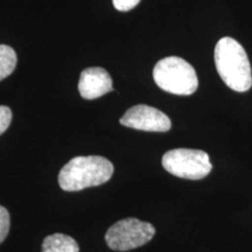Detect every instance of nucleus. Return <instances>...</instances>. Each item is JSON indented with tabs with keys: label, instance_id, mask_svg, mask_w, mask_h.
Returning <instances> with one entry per match:
<instances>
[{
	"label": "nucleus",
	"instance_id": "obj_2",
	"mask_svg": "<svg viewBox=\"0 0 252 252\" xmlns=\"http://www.w3.org/2000/svg\"><path fill=\"white\" fill-rule=\"evenodd\" d=\"M113 174V165L98 156L76 157L62 167L59 184L63 190L77 191L105 184Z\"/></svg>",
	"mask_w": 252,
	"mask_h": 252
},
{
	"label": "nucleus",
	"instance_id": "obj_8",
	"mask_svg": "<svg viewBox=\"0 0 252 252\" xmlns=\"http://www.w3.org/2000/svg\"><path fill=\"white\" fill-rule=\"evenodd\" d=\"M42 252H80L74 238L63 234L47 236L42 243Z\"/></svg>",
	"mask_w": 252,
	"mask_h": 252
},
{
	"label": "nucleus",
	"instance_id": "obj_7",
	"mask_svg": "<svg viewBox=\"0 0 252 252\" xmlns=\"http://www.w3.org/2000/svg\"><path fill=\"white\" fill-rule=\"evenodd\" d=\"M112 90V78L105 69L93 67L81 72L78 91L84 99L99 98Z\"/></svg>",
	"mask_w": 252,
	"mask_h": 252
},
{
	"label": "nucleus",
	"instance_id": "obj_9",
	"mask_svg": "<svg viewBox=\"0 0 252 252\" xmlns=\"http://www.w3.org/2000/svg\"><path fill=\"white\" fill-rule=\"evenodd\" d=\"M17 54L9 46L0 45V81L8 77L17 67Z\"/></svg>",
	"mask_w": 252,
	"mask_h": 252
},
{
	"label": "nucleus",
	"instance_id": "obj_10",
	"mask_svg": "<svg viewBox=\"0 0 252 252\" xmlns=\"http://www.w3.org/2000/svg\"><path fill=\"white\" fill-rule=\"evenodd\" d=\"M9 231V214L7 209L0 206V243L5 241Z\"/></svg>",
	"mask_w": 252,
	"mask_h": 252
},
{
	"label": "nucleus",
	"instance_id": "obj_3",
	"mask_svg": "<svg viewBox=\"0 0 252 252\" xmlns=\"http://www.w3.org/2000/svg\"><path fill=\"white\" fill-rule=\"evenodd\" d=\"M153 78L160 89L180 96L194 94L198 87L195 69L178 56L160 60L153 69Z\"/></svg>",
	"mask_w": 252,
	"mask_h": 252
},
{
	"label": "nucleus",
	"instance_id": "obj_5",
	"mask_svg": "<svg viewBox=\"0 0 252 252\" xmlns=\"http://www.w3.org/2000/svg\"><path fill=\"white\" fill-rule=\"evenodd\" d=\"M156 235L151 223L137 219H125L115 223L105 235L106 244L115 251H128L149 243Z\"/></svg>",
	"mask_w": 252,
	"mask_h": 252
},
{
	"label": "nucleus",
	"instance_id": "obj_12",
	"mask_svg": "<svg viewBox=\"0 0 252 252\" xmlns=\"http://www.w3.org/2000/svg\"><path fill=\"white\" fill-rule=\"evenodd\" d=\"M113 6L121 12H127L134 8L140 2V0H112Z\"/></svg>",
	"mask_w": 252,
	"mask_h": 252
},
{
	"label": "nucleus",
	"instance_id": "obj_4",
	"mask_svg": "<svg viewBox=\"0 0 252 252\" xmlns=\"http://www.w3.org/2000/svg\"><path fill=\"white\" fill-rule=\"evenodd\" d=\"M162 166L171 174L188 180H201L213 169L208 153L190 149L168 151L162 157Z\"/></svg>",
	"mask_w": 252,
	"mask_h": 252
},
{
	"label": "nucleus",
	"instance_id": "obj_6",
	"mask_svg": "<svg viewBox=\"0 0 252 252\" xmlns=\"http://www.w3.org/2000/svg\"><path fill=\"white\" fill-rule=\"evenodd\" d=\"M121 124L135 130L147 132H167L172 127L168 116L152 106H132L121 118Z\"/></svg>",
	"mask_w": 252,
	"mask_h": 252
},
{
	"label": "nucleus",
	"instance_id": "obj_1",
	"mask_svg": "<svg viewBox=\"0 0 252 252\" xmlns=\"http://www.w3.org/2000/svg\"><path fill=\"white\" fill-rule=\"evenodd\" d=\"M215 64L230 89L245 93L252 87V70L243 46L232 37H222L215 47Z\"/></svg>",
	"mask_w": 252,
	"mask_h": 252
},
{
	"label": "nucleus",
	"instance_id": "obj_11",
	"mask_svg": "<svg viewBox=\"0 0 252 252\" xmlns=\"http://www.w3.org/2000/svg\"><path fill=\"white\" fill-rule=\"evenodd\" d=\"M12 122L11 109L5 105H0V135L7 130Z\"/></svg>",
	"mask_w": 252,
	"mask_h": 252
}]
</instances>
